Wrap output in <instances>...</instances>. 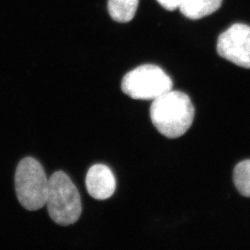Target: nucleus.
I'll return each instance as SVG.
<instances>
[{"label":"nucleus","mask_w":250,"mask_h":250,"mask_svg":"<svg viewBox=\"0 0 250 250\" xmlns=\"http://www.w3.org/2000/svg\"><path fill=\"white\" fill-rule=\"evenodd\" d=\"M86 187L92 198L104 200L110 198L115 192V177L108 166L101 164L95 165L87 172Z\"/></svg>","instance_id":"6"},{"label":"nucleus","mask_w":250,"mask_h":250,"mask_svg":"<svg viewBox=\"0 0 250 250\" xmlns=\"http://www.w3.org/2000/svg\"><path fill=\"white\" fill-rule=\"evenodd\" d=\"M150 116L161 135L177 139L186 134L191 126L194 118V105L188 95L170 90L153 100Z\"/></svg>","instance_id":"1"},{"label":"nucleus","mask_w":250,"mask_h":250,"mask_svg":"<svg viewBox=\"0 0 250 250\" xmlns=\"http://www.w3.org/2000/svg\"><path fill=\"white\" fill-rule=\"evenodd\" d=\"M233 181L241 194L250 198V160L241 161L236 166Z\"/></svg>","instance_id":"9"},{"label":"nucleus","mask_w":250,"mask_h":250,"mask_svg":"<svg viewBox=\"0 0 250 250\" xmlns=\"http://www.w3.org/2000/svg\"><path fill=\"white\" fill-rule=\"evenodd\" d=\"M223 0H181L182 14L191 20H198L211 15L222 5Z\"/></svg>","instance_id":"7"},{"label":"nucleus","mask_w":250,"mask_h":250,"mask_svg":"<svg viewBox=\"0 0 250 250\" xmlns=\"http://www.w3.org/2000/svg\"><path fill=\"white\" fill-rule=\"evenodd\" d=\"M48 180L42 166L33 157L20 161L15 174V187L20 203L28 210L45 205Z\"/></svg>","instance_id":"3"},{"label":"nucleus","mask_w":250,"mask_h":250,"mask_svg":"<svg viewBox=\"0 0 250 250\" xmlns=\"http://www.w3.org/2000/svg\"><path fill=\"white\" fill-rule=\"evenodd\" d=\"M217 52L224 59L250 69V26L235 24L218 38Z\"/></svg>","instance_id":"5"},{"label":"nucleus","mask_w":250,"mask_h":250,"mask_svg":"<svg viewBox=\"0 0 250 250\" xmlns=\"http://www.w3.org/2000/svg\"><path fill=\"white\" fill-rule=\"evenodd\" d=\"M45 205L50 218L56 224L68 226L78 221L82 213V203L78 189L68 175L59 171L48 180Z\"/></svg>","instance_id":"2"},{"label":"nucleus","mask_w":250,"mask_h":250,"mask_svg":"<svg viewBox=\"0 0 250 250\" xmlns=\"http://www.w3.org/2000/svg\"><path fill=\"white\" fill-rule=\"evenodd\" d=\"M157 2L167 11H174L179 8L181 0H157Z\"/></svg>","instance_id":"10"},{"label":"nucleus","mask_w":250,"mask_h":250,"mask_svg":"<svg viewBox=\"0 0 250 250\" xmlns=\"http://www.w3.org/2000/svg\"><path fill=\"white\" fill-rule=\"evenodd\" d=\"M172 88L169 76L153 64L138 66L128 72L122 81L123 92L135 100L153 101Z\"/></svg>","instance_id":"4"},{"label":"nucleus","mask_w":250,"mask_h":250,"mask_svg":"<svg viewBox=\"0 0 250 250\" xmlns=\"http://www.w3.org/2000/svg\"><path fill=\"white\" fill-rule=\"evenodd\" d=\"M139 0H108V10L112 19L126 23L135 17Z\"/></svg>","instance_id":"8"}]
</instances>
